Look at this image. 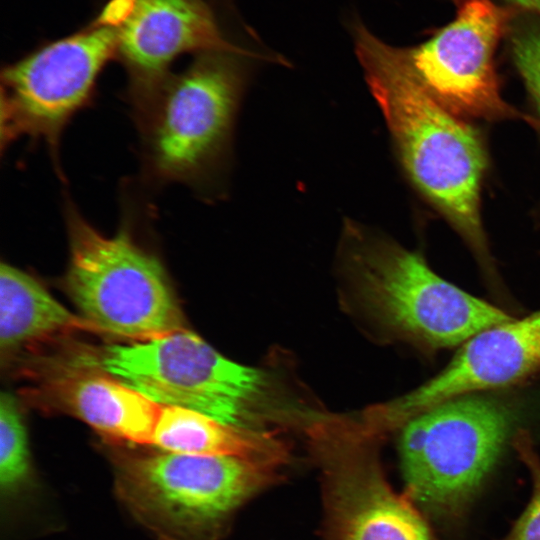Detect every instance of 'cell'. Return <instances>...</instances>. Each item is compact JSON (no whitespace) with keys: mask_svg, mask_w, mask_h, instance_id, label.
<instances>
[{"mask_svg":"<svg viewBox=\"0 0 540 540\" xmlns=\"http://www.w3.org/2000/svg\"><path fill=\"white\" fill-rule=\"evenodd\" d=\"M353 36L367 85L409 181L460 236L489 280L495 281V261L482 219L489 166L482 134L427 89L403 48L381 41L360 22L354 24Z\"/></svg>","mask_w":540,"mask_h":540,"instance_id":"cell-1","label":"cell"},{"mask_svg":"<svg viewBox=\"0 0 540 540\" xmlns=\"http://www.w3.org/2000/svg\"><path fill=\"white\" fill-rule=\"evenodd\" d=\"M251 52L199 53L184 71L127 97L143 171L160 184H202L225 157Z\"/></svg>","mask_w":540,"mask_h":540,"instance_id":"cell-2","label":"cell"},{"mask_svg":"<svg viewBox=\"0 0 540 540\" xmlns=\"http://www.w3.org/2000/svg\"><path fill=\"white\" fill-rule=\"evenodd\" d=\"M345 260L356 294L394 338L434 353L514 317L436 274L423 256L350 222Z\"/></svg>","mask_w":540,"mask_h":540,"instance_id":"cell-3","label":"cell"},{"mask_svg":"<svg viewBox=\"0 0 540 540\" xmlns=\"http://www.w3.org/2000/svg\"><path fill=\"white\" fill-rule=\"evenodd\" d=\"M515 419L509 402L486 393L416 415L401 428L404 493L428 520L456 527L513 436Z\"/></svg>","mask_w":540,"mask_h":540,"instance_id":"cell-4","label":"cell"},{"mask_svg":"<svg viewBox=\"0 0 540 540\" xmlns=\"http://www.w3.org/2000/svg\"><path fill=\"white\" fill-rule=\"evenodd\" d=\"M64 219L69 244L64 287L94 331L145 341L186 329L166 269L137 240L128 213L111 236L69 200Z\"/></svg>","mask_w":540,"mask_h":540,"instance_id":"cell-5","label":"cell"},{"mask_svg":"<svg viewBox=\"0 0 540 540\" xmlns=\"http://www.w3.org/2000/svg\"><path fill=\"white\" fill-rule=\"evenodd\" d=\"M112 459L119 500L158 540H218L232 513L276 475L229 456L118 452Z\"/></svg>","mask_w":540,"mask_h":540,"instance_id":"cell-6","label":"cell"},{"mask_svg":"<svg viewBox=\"0 0 540 540\" xmlns=\"http://www.w3.org/2000/svg\"><path fill=\"white\" fill-rule=\"evenodd\" d=\"M97 359L110 375L161 406L190 409L250 429L269 413L267 374L227 359L187 329L112 344Z\"/></svg>","mask_w":540,"mask_h":540,"instance_id":"cell-7","label":"cell"},{"mask_svg":"<svg viewBox=\"0 0 540 540\" xmlns=\"http://www.w3.org/2000/svg\"><path fill=\"white\" fill-rule=\"evenodd\" d=\"M119 26L103 12L92 26L3 68V145L25 136L57 161L66 126L92 102L100 73L117 56Z\"/></svg>","mask_w":540,"mask_h":540,"instance_id":"cell-8","label":"cell"},{"mask_svg":"<svg viewBox=\"0 0 540 540\" xmlns=\"http://www.w3.org/2000/svg\"><path fill=\"white\" fill-rule=\"evenodd\" d=\"M307 428L322 474L329 540H434L428 519L387 481L374 435L333 419Z\"/></svg>","mask_w":540,"mask_h":540,"instance_id":"cell-9","label":"cell"},{"mask_svg":"<svg viewBox=\"0 0 540 540\" xmlns=\"http://www.w3.org/2000/svg\"><path fill=\"white\" fill-rule=\"evenodd\" d=\"M508 16L492 0H462L455 18L428 41L403 48L419 80L448 109L465 119L536 120L502 96L495 51Z\"/></svg>","mask_w":540,"mask_h":540,"instance_id":"cell-10","label":"cell"},{"mask_svg":"<svg viewBox=\"0 0 540 540\" xmlns=\"http://www.w3.org/2000/svg\"><path fill=\"white\" fill-rule=\"evenodd\" d=\"M540 370V310L488 328L421 386L368 413L377 434L402 428L416 415L458 397L513 385Z\"/></svg>","mask_w":540,"mask_h":540,"instance_id":"cell-11","label":"cell"},{"mask_svg":"<svg viewBox=\"0 0 540 540\" xmlns=\"http://www.w3.org/2000/svg\"><path fill=\"white\" fill-rule=\"evenodd\" d=\"M57 356L37 364L30 391L37 404L74 416L107 438L153 445L161 405L106 372L97 356Z\"/></svg>","mask_w":540,"mask_h":540,"instance_id":"cell-12","label":"cell"},{"mask_svg":"<svg viewBox=\"0 0 540 540\" xmlns=\"http://www.w3.org/2000/svg\"><path fill=\"white\" fill-rule=\"evenodd\" d=\"M216 50L245 51L225 39L204 0H133L117 51L129 76L127 97L162 80L179 55Z\"/></svg>","mask_w":540,"mask_h":540,"instance_id":"cell-13","label":"cell"},{"mask_svg":"<svg viewBox=\"0 0 540 540\" xmlns=\"http://www.w3.org/2000/svg\"><path fill=\"white\" fill-rule=\"evenodd\" d=\"M75 330L94 331L62 306L33 276L5 262L0 265V354L2 363L20 352L57 340Z\"/></svg>","mask_w":540,"mask_h":540,"instance_id":"cell-14","label":"cell"},{"mask_svg":"<svg viewBox=\"0 0 540 540\" xmlns=\"http://www.w3.org/2000/svg\"><path fill=\"white\" fill-rule=\"evenodd\" d=\"M153 445L172 453L236 457L274 468L288 459L284 444L270 433L175 406H162Z\"/></svg>","mask_w":540,"mask_h":540,"instance_id":"cell-15","label":"cell"},{"mask_svg":"<svg viewBox=\"0 0 540 540\" xmlns=\"http://www.w3.org/2000/svg\"><path fill=\"white\" fill-rule=\"evenodd\" d=\"M27 430L16 399L0 395V486L3 501L11 502L33 485Z\"/></svg>","mask_w":540,"mask_h":540,"instance_id":"cell-16","label":"cell"},{"mask_svg":"<svg viewBox=\"0 0 540 540\" xmlns=\"http://www.w3.org/2000/svg\"><path fill=\"white\" fill-rule=\"evenodd\" d=\"M513 62L523 80L533 105L536 130L540 133V18H522L509 35Z\"/></svg>","mask_w":540,"mask_h":540,"instance_id":"cell-17","label":"cell"},{"mask_svg":"<svg viewBox=\"0 0 540 540\" xmlns=\"http://www.w3.org/2000/svg\"><path fill=\"white\" fill-rule=\"evenodd\" d=\"M511 444L530 475L532 492L526 507L500 540H540V455L526 429L516 430Z\"/></svg>","mask_w":540,"mask_h":540,"instance_id":"cell-18","label":"cell"},{"mask_svg":"<svg viewBox=\"0 0 540 540\" xmlns=\"http://www.w3.org/2000/svg\"><path fill=\"white\" fill-rule=\"evenodd\" d=\"M509 2L518 5L529 12L540 16V0H508Z\"/></svg>","mask_w":540,"mask_h":540,"instance_id":"cell-19","label":"cell"}]
</instances>
